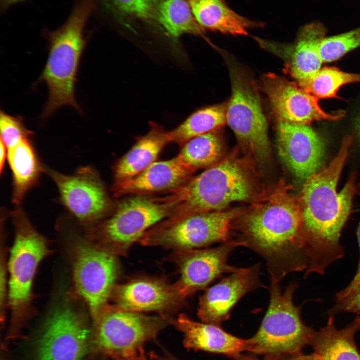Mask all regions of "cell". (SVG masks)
Wrapping results in <instances>:
<instances>
[{
	"label": "cell",
	"mask_w": 360,
	"mask_h": 360,
	"mask_svg": "<svg viewBox=\"0 0 360 360\" xmlns=\"http://www.w3.org/2000/svg\"><path fill=\"white\" fill-rule=\"evenodd\" d=\"M236 240L266 262L269 274L282 277L300 269L306 260L298 200L279 187L239 222Z\"/></svg>",
	"instance_id": "obj_2"
},
{
	"label": "cell",
	"mask_w": 360,
	"mask_h": 360,
	"mask_svg": "<svg viewBox=\"0 0 360 360\" xmlns=\"http://www.w3.org/2000/svg\"><path fill=\"white\" fill-rule=\"evenodd\" d=\"M46 172L56 184L62 203L80 222L95 224L110 212L109 196L98 174L92 168H80L72 175L48 168Z\"/></svg>",
	"instance_id": "obj_13"
},
{
	"label": "cell",
	"mask_w": 360,
	"mask_h": 360,
	"mask_svg": "<svg viewBox=\"0 0 360 360\" xmlns=\"http://www.w3.org/2000/svg\"><path fill=\"white\" fill-rule=\"evenodd\" d=\"M260 266L241 268L208 288L200 299L198 316L202 322L220 326L245 295L264 285Z\"/></svg>",
	"instance_id": "obj_17"
},
{
	"label": "cell",
	"mask_w": 360,
	"mask_h": 360,
	"mask_svg": "<svg viewBox=\"0 0 360 360\" xmlns=\"http://www.w3.org/2000/svg\"><path fill=\"white\" fill-rule=\"evenodd\" d=\"M240 246H243L242 242L232 240L214 248L180 251L182 252L178 262L180 276L174 285L180 297L184 300L224 274L239 271L241 268L230 266L228 260Z\"/></svg>",
	"instance_id": "obj_16"
},
{
	"label": "cell",
	"mask_w": 360,
	"mask_h": 360,
	"mask_svg": "<svg viewBox=\"0 0 360 360\" xmlns=\"http://www.w3.org/2000/svg\"><path fill=\"white\" fill-rule=\"evenodd\" d=\"M359 47L360 27L338 36L326 37L320 43L318 50L323 62H330Z\"/></svg>",
	"instance_id": "obj_31"
},
{
	"label": "cell",
	"mask_w": 360,
	"mask_h": 360,
	"mask_svg": "<svg viewBox=\"0 0 360 360\" xmlns=\"http://www.w3.org/2000/svg\"><path fill=\"white\" fill-rule=\"evenodd\" d=\"M172 211V206L163 198L135 196L118 204L96 233L104 248L115 254H124L148 229L168 218Z\"/></svg>",
	"instance_id": "obj_10"
},
{
	"label": "cell",
	"mask_w": 360,
	"mask_h": 360,
	"mask_svg": "<svg viewBox=\"0 0 360 360\" xmlns=\"http://www.w3.org/2000/svg\"><path fill=\"white\" fill-rule=\"evenodd\" d=\"M326 26L318 22L305 25L298 32L294 44L280 46L274 44L286 60L285 70L298 85L314 77L323 63L319 53V45L326 38Z\"/></svg>",
	"instance_id": "obj_20"
},
{
	"label": "cell",
	"mask_w": 360,
	"mask_h": 360,
	"mask_svg": "<svg viewBox=\"0 0 360 360\" xmlns=\"http://www.w3.org/2000/svg\"><path fill=\"white\" fill-rule=\"evenodd\" d=\"M0 140L7 148H12L22 140L30 138L32 132L26 126L24 119L10 116L4 112L0 113Z\"/></svg>",
	"instance_id": "obj_32"
},
{
	"label": "cell",
	"mask_w": 360,
	"mask_h": 360,
	"mask_svg": "<svg viewBox=\"0 0 360 360\" xmlns=\"http://www.w3.org/2000/svg\"><path fill=\"white\" fill-rule=\"evenodd\" d=\"M164 199L172 210L167 220L224 210L230 204L250 200L254 194L250 177L240 161L228 158L192 178Z\"/></svg>",
	"instance_id": "obj_4"
},
{
	"label": "cell",
	"mask_w": 360,
	"mask_h": 360,
	"mask_svg": "<svg viewBox=\"0 0 360 360\" xmlns=\"http://www.w3.org/2000/svg\"><path fill=\"white\" fill-rule=\"evenodd\" d=\"M240 213L238 210H231L166 220L147 232L140 240L141 243L183 251L228 242L232 240L233 224Z\"/></svg>",
	"instance_id": "obj_9"
},
{
	"label": "cell",
	"mask_w": 360,
	"mask_h": 360,
	"mask_svg": "<svg viewBox=\"0 0 360 360\" xmlns=\"http://www.w3.org/2000/svg\"><path fill=\"white\" fill-rule=\"evenodd\" d=\"M160 0H99L116 18H128L146 20L156 18Z\"/></svg>",
	"instance_id": "obj_30"
},
{
	"label": "cell",
	"mask_w": 360,
	"mask_h": 360,
	"mask_svg": "<svg viewBox=\"0 0 360 360\" xmlns=\"http://www.w3.org/2000/svg\"><path fill=\"white\" fill-rule=\"evenodd\" d=\"M194 172L176 156L156 162L136 176L114 182L112 191L116 197L171 192L186 183Z\"/></svg>",
	"instance_id": "obj_19"
},
{
	"label": "cell",
	"mask_w": 360,
	"mask_h": 360,
	"mask_svg": "<svg viewBox=\"0 0 360 360\" xmlns=\"http://www.w3.org/2000/svg\"><path fill=\"white\" fill-rule=\"evenodd\" d=\"M170 142L168 132L156 125L140 138L116 164L114 182L132 178L148 168L156 160L164 146Z\"/></svg>",
	"instance_id": "obj_23"
},
{
	"label": "cell",
	"mask_w": 360,
	"mask_h": 360,
	"mask_svg": "<svg viewBox=\"0 0 360 360\" xmlns=\"http://www.w3.org/2000/svg\"><path fill=\"white\" fill-rule=\"evenodd\" d=\"M352 140L346 137L329 165L306 180L298 199L309 260L307 275L323 274L344 256L340 238L357 191L356 174H352L340 192L337 186Z\"/></svg>",
	"instance_id": "obj_1"
},
{
	"label": "cell",
	"mask_w": 360,
	"mask_h": 360,
	"mask_svg": "<svg viewBox=\"0 0 360 360\" xmlns=\"http://www.w3.org/2000/svg\"><path fill=\"white\" fill-rule=\"evenodd\" d=\"M358 238L360 250V223L358 230ZM360 288V260L358 269L354 278L349 285L342 290L341 294L344 296H348L354 294Z\"/></svg>",
	"instance_id": "obj_35"
},
{
	"label": "cell",
	"mask_w": 360,
	"mask_h": 360,
	"mask_svg": "<svg viewBox=\"0 0 360 360\" xmlns=\"http://www.w3.org/2000/svg\"><path fill=\"white\" fill-rule=\"evenodd\" d=\"M356 126H357V128H358V133H359V134L360 136V115L358 119Z\"/></svg>",
	"instance_id": "obj_39"
},
{
	"label": "cell",
	"mask_w": 360,
	"mask_h": 360,
	"mask_svg": "<svg viewBox=\"0 0 360 360\" xmlns=\"http://www.w3.org/2000/svg\"><path fill=\"white\" fill-rule=\"evenodd\" d=\"M227 104L208 107L193 113L175 129L168 132L170 142L183 145L190 140L214 131L226 122Z\"/></svg>",
	"instance_id": "obj_27"
},
{
	"label": "cell",
	"mask_w": 360,
	"mask_h": 360,
	"mask_svg": "<svg viewBox=\"0 0 360 360\" xmlns=\"http://www.w3.org/2000/svg\"><path fill=\"white\" fill-rule=\"evenodd\" d=\"M184 336L186 348L220 354L238 358L248 351V340H243L224 330L219 326L195 322L184 314L173 322Z\"/></svg>",
	"instance_id": "obj_21"
},
{
	"label": "cell",
	"mask_w": 360,
	"mask_h": 360,
	"mask_svg": "<svg viewBox=\"0 0 360 360\" xmlns=\"http://www.w3.org/2000/svg\"><path fill=\"white\" fill-rule=\"evenodd\" d=\"M360 330L359 316L341 330L336 328L333 317H330L327 325L315 332L310 344L314 354L320 360H360L354 338Z\"/></svg>",
	"instance_id": "obj_24"
},
{
	"label": "cell",
	"mask_w": 360,
	"mask_h": 360,
	"mask_svg": "<svg viewBox=\"0 0 360 360\" xmlns=\"http://www.w3.org/2000/svg\"><path fill=\"white\" fill-rule=\"evenodd\" d=\"M12 216L15 238L8 262V302L11 311L10 333L14 336L33 312V282L49 248L46 240L33 227L19 206L12 212Z\"/></svg>",
	"instance_id": "obj_5"
},
{
	"label": "cell",
	"mask_w": 360,
	"mask_h": 360,
	"mask_svg": "<svg viewBox=\"0 0 360 360\" xmlns=\"http://www.w3.org/2000/svg\"><path fill=\"white\" fill-rule=\"evenodd\" d=\"M291 360H320L319 358L314 353L311 355H299Z\"/></svg>",
	"instance_id": "obj_38"
},
{
	"label": "cell",
	"mask_w": 360,
	"mask_h": 360,
	"mask_svg": "<svg viewBox=\"0 0 360 360\" xmlns=\"http://www.w3.org/2000/svg\"><path fill=\"white\" fill-rule=\"evenodd\" d=\"M170 324L164 316H146L108 306L94 322V348L115 360L140 358L145 356V344Z\"/></svg>",
	"instance_id": "obj_7"
},
{
	"label": "cell",
	"mask_w": 360,
	"mask_h": 360,
	"mask_svg": "<svg viewBox=\"0 0 360 360\" xmlns=\"http://www.w3.org/2000/svg\"><path fill=\"white\" fill-rule=\"evenodd\" d=\"M95 0H78L66 22L60 28L46 32L48 56L38 80L48 88L43 120L56 110L70 106L82 110L75 97V85L81 58L86 45L84 29L94 10Z\"/></svg>",
	"instance_id": "obj_3"
},
{
	"label": "cell",
	"mask_w": 360,
	"mask_h": 360,
	"mask_svg": "<svg viewBox=\"0 0 360 360\" xmlns=\"http://www.w3.org/2000/svg\"><path fill=\"white\" fill-rule=\"evenodd\" d=\"M156 19L172 37L188 34L205 38L204 28L194 17L188 0H160Z\"/></svg>",
	"instance_id": "obj_26"
},
{
	"label": "cell",
	"mask_w": 360,
	"mask_h": 360,
	"mask_svg": "<svg viewBox=\"0 0 360 360\" xmlns=\"http://www.w3.org/2000/svg\"><path fill=\"white\" fill-rule=\"evenodd\" d=\"M343 312L360 314V288L352 295L336 300L330 312L332 314Z\"/></svg>",
	"instance_id": "obj_33"
},
{
	"label": "cell",
	"mask_w": 360,
	"mask_h": 360,
	"mask_svg": "<svg viewBox=\"0 0 360 360\" xmlns=\"http://www.w3.org/2000/svg\"><path fill=\"white\" fill-rule=\"evenodd\" d=\"M112 298L116 308L141 313L164 312L175 308L183 299L174 285L152 279H140L116 286Z\"/></svg>",
	"instance_id": "obj_18"
},
{
	"label": "cell",
	"mask_w": 360,
	"mask_h": 360,
	"mask_svg": "<svg viewBox=\"0 0 360 360\" xmlns=\"http://www.w3.org/2000/svg\"><path fill=\"white\" fill-rule=\"evenodd\" d=\"M278 154L292 174L306 180L322 168L326 146L308 125L278 120L276 128Z\"/></svg>",
	"instance_id": "obj_14"
},
{
	"label": "cell",
	"mask_w": 360,
	"mask_h": 360,
	"mask_svg": "<svg viewBox=\"0 0 360 360\" xmlns=\"http://www.w3.org/2000/svg\"><path fill=\"white\" fill-rule=\"evenodd\" d=\"M198 24L214 32L232 35H248V30L264 23L250 20L232 10L225 0H188Z\"/></svg>",
	"instance_id": "obj_22"
},
{
	"label": "cell",
	"mask_w": 360,
	"mask_h": 360,
	"mask_svg": "<svg viewBox=\"0 0 360 360\" xmlns=\"http://www.w3.org/2000/svg\"><path fill=\"white\" fill-rule=\"evenodd\" d=\"M24 0H1L2 8L5 10Z\"/></svg>",
	"instance_id": "obj_37"
},
{
	"label": "cell",
	"mask_w": 360,
	"mask_h": 360,
	"mask_svg": "<svg viewBox=\"0 0 360 360\" xmlns=\"http://www.w3.org/2000/svg\"><path fill=\"white\" fill-rule=\"evenodd\" d=\"M116 254L105 248L82 242L73 257L74 284L95 322L108 306L118 276Z\"/></svg>",
	"instance_id": "obj_12"
},
{
	"label": "cell",
	"mask_w": 360,
	"mask_h": 360,
	"mask_svg": "<svg viewBox=\"0 0 360 360\" xmlns=\"http://www.w3.org/2000/svg\"><path fill=\"white\" fill-rule=\"evenodd\" d=\"M92 346L93 332L80 312L58 306L46 318L35 350L36 360H84Z\"/></svg>",
	"instance_id": "obj_11"
},
{
	"label": "cell",
	"mask_w": 360,
	"mask_h": 360,
	"mask_svg": "<svg viewBox=\"0 0 360 360\" xmlns=\"http://www.w3.org/2000/svg\"><path fill=\"white\" fill-rule=\"evenodd\" d=\"M224 56L232 84L226 122L239 142L256 158L266 160L270 154V146L268 123L257 86L234 58Z\"/></svg>",
	"instance_id": "obj_8"
},
{
	"label": "cell",
	"mask_w": 360,
	"mask_h": 360,
	"mask_svg": "<svg viewBox=\"0 0 360 360\" xmlns=\"http://www.w3.org/2000/svg\"><path fill=\"white\" fill-rule=\"evenodd\" d=\"M222 154V144L220 136L214 131L186 142L177 156L196 171L216 164L220 162Z\"/></svg>",
	"instance_id": "obj_28"
},
{
	"label": "cell",
	"mask_w": 360,
	"mask_h": 360,
	"mask_svg": "<svg viewBox=\"0 0 360 360\" xmlns=\"http://www.w3.org/2000/svg\"><path fill=\"white\" fill-rule=\"evenodd\" d=\"M297 288L290 284L284 292L279 283L268 287L270 302L256 334L248 340V352L270 356L294 354L310 344L316 332L302 322L293 300Z\"/></svg>",
	"instance_id": "obj_6"
},
{
	"label": "cell",
	"mask_w": 360,
	"mask_h": 360,
	"mask_svg": "<svg viewBox=\"0 0 360 360\" xmlns=\"http://www.w3.org/2000/svg\"><path fill=\"white\" fill-rule=\"evenodd\" d=\"M146 360V358L145 356H144V357H143V358H138V359H136V360Z\"/></svg>",
	"instance_id": "obj_40"
},
{
	"label": "cell",
	"mask_w": 360,
	"mask_h": 360,
	"mask_svg": "<svg viewBox=\"0 0 360 360\" xmlns=\"http://www.w3.org/2000/svg\"><path fill=\"white\" fill-rule=\"evenodd\" d=\"M4 260L1 258L0 268V304L1 319L4 314V309L6 302V274Z\"/></svg>",
	"instance_id": "obj_34"
},
{
	"label": "cell",
	"mask_w": 360,
	"mask_h": 360,
	"mask_svg": "<svg viewBox=\"0 0 360 360\" xmlns=\"http://www.w3.org/2000/svg\"><path fill=\"white\" fill-rule=\"evenodd\" d=\"M261 87L278 120L308 125L316 120H337L345 116L342 110L328 113L318 104V98L301 88L272 73L264 74Z\"/></svg>",
	"instance_id": "obj_15"
},
{
	"label": "cell",
	"mask_w": 360,
	"mask_h": 360,
	"mask_svg": "<svg viewBox=\"0 0 360 360\" xmlns=\"http://www.w3.org/2000/svg\"><path fill=\"white\" fill-rule=\"evenodd\" d=\"M280 360V359H278V360Z\"/></svg>",
	"instance_id": "obj_41"
},
{
	"label": "cell",
	"mask_w": 360,
	"mask_h": 360,
	"mask_svg": "<svg viewBox=\"0 0 360 360\" xmlns=\"http://www.w3.org/2000/svg\"><path fill=\"white\" fill-rule=\"evenodd\" d=\"M353 83H360V74L346 72L334 67H325L299 86L319 99L337 98V92L341 87Z\"/></svg>",
	"instance_id": "obj_29"
},
{
	"label": "cell",
	"mask_w": 360,
	"mask_h": 360,
	"mask_svg": "<svg viewBox=\"0 0 360 360\" xmlns=\"http://www.w3.org/2000/svg\"><path fill=\"white\" fill-rule=\"evenodd\" d=\"M0 172L2 174V170H4V164L5 161L6 160V157L7 156L6 154V146L4 144L3 142L0 140Z\"/></svg>",
	"instance_id": "obj_36"
},
{
	"label": "cell",
	"mask_w": 360,
	"mask_h": 360,
	"mask_svg": "<svg viewBox=\"0 0 360 360\" xmlns=\"http://www.w3.org/2000/svg\"><path fill=\"white\" fill-rule=\"evenodd\" d=\"M30 138L8 148V160L12 172V200L16 206L20 205L29 190L36 185L42 171Z\"/></svg>",
	"instance_id": "obj_25"
}]
</instances>
